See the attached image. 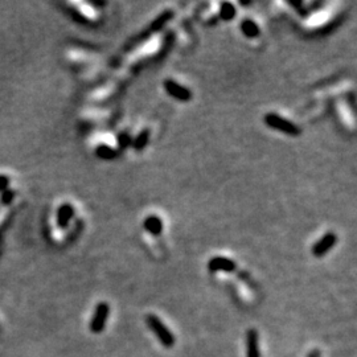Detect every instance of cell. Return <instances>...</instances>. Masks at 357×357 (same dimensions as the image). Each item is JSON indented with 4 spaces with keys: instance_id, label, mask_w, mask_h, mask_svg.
I'll list each match as a JSON object with an SVG mask.
<instances>
[{
    "instance_id": "3",
    "label": "cell",
    "mask_w": 357,
    "mask_h": 357,
    "mask_svg": "<svg viewBox=\"0 0 357 357\" xmlns=\"http://www.w3.org/2000/svg\"><path fill=\"white\" fill-rule=\"evenodd\" d=\"M110 315V307L106 302L98 303L96 307V311L93 315L92 320H90V331L93 334H101L102 331L105 330L106 323Z\"/></svg>"
},
{
    "instance_id": "4",
    "label": "cell",
    "mask_w": 357,
    "mask_h": 357,
    "mask_svg": "<svg viewBox=\"0 0 357 357\" xmlns=\"http://www.w3.org/2000/svg\"><path fill=\"white\" fill-rule=\"evenodd\" d=\"M163 85H164L165 92L175 99L180 102H188L192 99V92L188 87H184L183 85H180L174 79H165Z\"/></svg>"
},
{
    "instance_id": "6",
    "label": "cell",
    "mask_w": 357,
    "mask_h": 357,
    "mask_svg": "<svg viewBox=\"0 0 357 357\" xmlns=\"http://www.w3.org/2000/svg\"><path fill=\"white\" fill-rule=\"evenodd\" d=\"M208 269L213 273H217V271L232 273L236 270V262L229 258H225V257H215L208 262Z\"/></svg>"
},
{
    "instance_id": "11",
    "label": "cell",
    "mask_w": 357,
    "mask_h": 357,
    "mask_svg": "<svg viewBox=\"0 0 357 357\" xmlns=\"http://www.w3.org/2000/svg\"><path fill=\"white\" fill-rule=\"evenodd\" d=\"M172 18H174V12H172L171 9H167V11H164L163 14L159 15V16L154 20V23H152L151 27H150V31H151V32H158V31H160L161 28L164 27L165 24L168 23Z\"/></svg>"
},
{
    "instance_id": "5",
    "label": "cell",
    "mask_w": 357,
    "mask_h": 357,
    "mask_svg": "<svg viewBox=\"0 0 357 357\" xmlns=\"http://www.w3.org/2000/svg\"><path fill=\"white\" fill-rule=\"evenodd\" d=\"M337 242V236L332 232H328V233H325L323 237L317 241V242L312 246L311 249V253L314 257H317V258H320V257H324L327 253L330 252L331 249L336 245Z\"/></svg>"
},
{
    "instance_id": "2",
    "label": "cell",
    "mask_w": 357,
    "mask_h": 357,
    "mask_svg": "<svg viewBox=\"0 0 357 357\" xmlns=\"http://www.w3.org/2000/svg\"><path fill=\"white\" fill-rule=\"evenodd\" d=\"M265 123L273 130L280 131V133L286 134V135H299L300 134V128L298 127L297 124L290 122L289 119H284L283 117L275 114V113H269L265 115Z\"/></svg>"
},
{
    "instance_id": "13",
    "label": "cell",
    "mask_w": 357,
    "mask_h": 357,
    "mask_svg": "<svg viewBox=\"0 0 357 357\" xmlns=\"http://www.w3.org/2000/svg\"><path fill=\"white\" fill-rule=\"evenodd\" d=\"M96 155L98 156L99 159L111 160V159H114L115 156H117V151H115L113 147L107 146V144H99V146L97 147Z\"/></svg>"
},
{
    "instance_id": "10",
    "label": "cell",
    "mask_w": 357,
    "mask_h": 357,
    "mask_svg": "<svg viewBox=\"0 0 357 357\" xmlns=\"http://www.w3.org/2000/svg\"><path fill=\"white\" fill-rule=\"evenodd\" d=\"M239 28H241L243 35L249 37V39H254V37L259 36V27H258V24L254 20L245 19L241 23V25H239Z\"/></svg>"
},
{
    "instance_id": "9",
    "label": "cell",
    "mask_w": 357,
    "mask_h": 357,
    "mask_svg": "<svg viewBox=\"0 0 357 357\" xmlns=\"http://www.w3.org/2000/svg\"><path fill=\"white\" fill-rule=\"evenodd\" d=\"M143 226L152 236H160L163 232V221L158 216H148L143 222Z\"/></svg>"
},
{
    "instance_id": "15",
    "label": "cell",
    "mask_w": 357,
    "mask_h": 357,
    "mask_svg": "<svg viewBox=\"0 0 357 357\" xmlns=\"http://www.w3.org/2000/svg\"><path fill=\"white\" fill-rule=\"evenodd\" d=\"M14 197H15V192L12 191V189H5L4 192H1V197H0V200H1V202L4 204V205H8V204H11L12 202V200H14Z\"/></svg>"
},
{
    "instance_id": "16",
    "label": "cell",
    "mask_w": 357,
    "mask_h": 357,
    "mask_svg": "<svg viewBox=\"0 0 357 357\" xmlns=\"http://www.w3.org/2000/svg\"><path fill=\"white\" fill-rule=\"evenodd\" d=\"M131 143V137L127 133H122L118 137V144L120 148H126Z\"/></svg>"
},
{
    "instance_id": "1",
    "label": "cell",
    "mask_w": 357,
    "mask_h": 357,
    "mask_svg": "<svg viewBox=\"0 0 357 357\" xmlns=\"http://www.w3.org/2000/svg\"><path fill=\"white\" fill-rule=\"evenodd\" d=\"M147 325L151 330V332L155 335L160 344L165 348H172L176 343L175 335L170 331V328L163 323V321L156 315H148L146 317Z\"/></svg>"
},
{
    "instance_id": "12",
    "label": "cell",
    "mask_w": 357,
    "mask_h": 357,
    "mask_svg": "<svg viewBox=\"0 0 357 357\" xmlns=\"http://www.w3.org/2000/svg\"><path fill=\"white\" fill-rule=\"evenodd\" d=\"M236 14H237V11H236V7H234L232 3L229 1H224V3H221V7H220V18L225 21H229L232 19L236 18Z\"/></svg>"
},
{
    "instance_id": "7",
    "label": "cell",
    "mask_w": 357,
    "mask_h": 357,
    "mask_svg": "<svg viewBox=\"0 0 357 357\" xmlns=\"http://www.w3.org/2000/svg\"><path fill=\"white\" fill-rule=\"evenodd\" d=\"M246 357H261L259 336L254 328H250L246 334Z\"/></svg>"
},
{
    "instance_id": "8",
    "label": "cell",
    "mask_w": 357,
    "mask_h": 357,
    "mask_svg": "<svg viewBox=\"0 0 357 357\" xmlns=\"http://www.w3.org/2000/svg\"><path fill=\"white\" fill-rule=\"evenodd\" d=\"M74 216V208L70 204H62L59 208L57 212V225L60 228H66L69 225V221L73 218Z\"/></svg>"
},
{
    "instance_id": "17",
    "label": "cell",
    "mask_w": 357,
    "mask_h": 357,
    "mask_svg": "<svg viewBox=\"0 0 357 357\" xmlns=\"http://www.w3.org/2000/svg\"><path fill=\"white\" fill-rule=\"evenodd\" d=\"M9 188V178L5 175H0V192H4L5 189Z\"/></svg>"
},
{
    "instance_id": "18",
    "label": "cell",
    "mask_w": 357,
    "mask_h": 357,
    "mask_svg": "<svg viewBox=\"0 0 357 357\" xmlns=\"http://www.w3.org/2000/svg\"><path fill=\"white\" fill-rule=\"evenodd\" d=\"M307 357H321V353L319 349H312L311 352L308 353V356Z\"/></svg>"
},
{
    "instance_id": "14",
    "label": "cell",
    "mask_w": 357,
    "mask_h": 357,
    "mask_svg": "<svg viewBox=\"0 0 357 357\" xmlns=\"http://www.w3.org/2000/svg\"><path fill=\"white\" fill-rule=\"evenodd\" d=\"M148 140H150V130H147L146 128V130L140 131L139 135L134 139L133 142L134 148H135L137 151H142L143 148L148 144Z\"/></svg>"
}]
</instances>
